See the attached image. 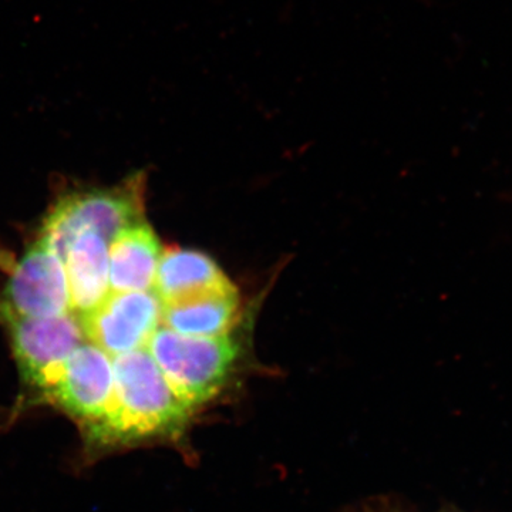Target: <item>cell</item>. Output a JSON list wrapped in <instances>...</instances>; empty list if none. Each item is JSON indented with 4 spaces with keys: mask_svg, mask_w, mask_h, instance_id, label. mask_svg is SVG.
<instances>
[{
    "mask_svg": "<svg viewBox=\"0 0 512 512\" xmlns=\"http://www.w3.org/2000/svg\"><path fill=\"white\" fill-rule=\"evenodd\" d=\"M163 302L154 291L110 292L94 311L82 316L86 339L111 357L146 348L161 326Z\"/></svg>",
    "mask_w": 512,
    "mask_h": 512,
    "instance_id": "cell-7",
    "label": "cell"
},
{
    "mask_svg": "<svg viewBox=\"0 0 512 512\" xmlns=\"http://www.w3.org/2000/svg\"><path fill=\"white\" fill-rule=\"evenodd\" d=\"M63 264L72 312L82 318L110 295L109 242L83 232L70 245Z\"/></svg>",
    "mask_w": 512,
    "mask_h": 512,
    "instance_id": "cell-10",
    "label": "cell"
},
{
    "mask_svg": "<svg viewBox=\"0 0 512 512\" xmlns=\"http://www.w3.org/2000/svg\"><path fill=\"white\" fill-rule=\"evenodd\" d=\"M140 221L143 202L137 183L74 192L57 202L47 215L40 239L64 261L70 245L83 232H94L110 244L120 231Z\"/></svg>",
    "mask_w": 512,
    "mask_h": 512,
    "instance_id": "cell-3",
    "label": "cell"
},
{
    "mask_svg": "<svg viewBox=\"0 0 512 512\" xmlns=\"http://www.w3.org/2000/svg\"><path fill=\"white\" fill-rule=\"evenodd\" d=\"M238 319V291L229 284L163 305L161 325L184 336L217 338L231 333Z\"/></svg>",
    "mask_w": 512,
    "mask_h": 512,
    "instance_id": "cell-9",
    "label": "cell"
},
{
    "mask_svg": "<svg viewBox=\"0 0 512 512\" xmlns=\"http://www.w3.org/2000/svg\"><path fill=\"white\" fill-rule=\"evenodd\" d=\"M114 393L109 413L90 436L101 443L177 439L195 413L174 392L146 348L113 357Z\"/></svg>",
    "mask_w": 512,
    "mask_h": 512,
    "instance_id": "cell-1",
    "label": "cell"
},
{
    "mask_svg": "<svg viewBox=\"0 0 512 512\" xmlns=\"http://www.w3.org/2000/svg\"><path fill=\"white\" fill-rule=\"evenodd\" d=\"M13 355L23 380L49 392L74 350L86 342L82 319L73 312L42 319L6 318Z\"/></svg>",
    "mask_w": 512,
    "mask_h": 512,
    "instance_id": "cell-4",
    "label": "cell"
},
{
    "mask_svg": "<svg viewBox=\"0 0 512 512\" xmlns=\"http://www.w3.org/2000/svg\"><path fill=\"white\" fill-rule=\"evenodd\" d=\"M146 349L177 396L195 413L228 389L241 359V345L231 333L194 338L163 325L148 340Z\"/></svg>",
    "mask_w": 512,
    "mask_h": 512,
    "instance_id": "cell-2",
    "label": "cell"
},
{
    "mask_svg": "<svg viewBox=\"0 0 512 512\" xmlns=\"http://www.w3.org/2000/svg\"><path fill=\"white\" fill-rule=\"evenodd\" d=\"M113 393V357L86 340L64 363L46 397L90 433L109 413Z\"/></svg>",
    "mask_w": 512,
    "mask_h": 512,
    "instance_id": "cell-6",
    "label": "cell"
},
{
    "mask_svg": "<svg viewBox=\"0 0 512 512\" xmlns=\"http://www.w3.org/2000/svg\"><path fill=\"white\" fill-rule=\"evenodd\" d=\"M229 284L210 256L191 249H168L161 255L153 291L167 305Z\"/></svg>",
    "mask_w": 512,
    "mask_h": 512,
    "instance_id": "cell-11",
    "label": "cell"
},
{
    "mask_svg": "<svg viewBox=\"0 0 512 512\" xmlns=\"http://www.w3.org/2000/svg\"><path fill=\"white\" fill-rule=\"evenodd\" d=\"M380 512H407V511H400V510H384Z\"/></svg>",
    "mask_w": 512,
    "mask_h": 512,
    "instance_id": "cell-12",
    "label": "cell"
},
{
    "mask_svg": "<svg viewBox=\"0 0 512 512\" xmlns=\"http://www.w3.org/2000/svg\"><path fill=\"white\" fill-rule=\"evenodd\" d=\"M161 244L146 221L120 231L109 244L110 292L153 291Z\"/></svg>",
    "mask_w": 512,
    "mask_h": 512,
    "instance_id": "cell-8",
    "label": "cell"
},
{
    "mask_svg": "<svg viewBox=\"0 0 512 512\" xmlns=\"http://www.w3.org/2000/svg\"><path fill=\"white\" fill-rule=\"evenodd\" d=\"M72 312L66 269L39 238L9 276L0 299V318L42 319Z\"/></svg>",
    "mask_w": 512,
    "mask_h": 512,
    "instance_id": "cell-5",
    "label": "cell"
}]
</instances>
